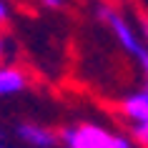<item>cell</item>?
<instances>
[{
    "instance_id": "cell-10",
    "label": "cell",
    "mask_w": 148,
    "mask_h": 148,
    "mask_svg": "<svg viewBox=\"0 0 148 148\" xmlns=\"http://www.w3.org/2000/svg\"><path fill=\"white\" fill-rule=\"evenodd\" d=\"M8 55V38L0 33V58H5Z\"/></svg>"
},
{
    "instance_id": "cell-1",
    "label": "cell",
    "mask_w": 148,
    "mask_h": 148,
    "mask_svg": "<svg viewBox=\"0 0 148 148\" xmlns=\"http://www.w3.org/2000/svg\"><path fill=\"white\" fill-rule=\"evenodd\" d=\"M95 18L113 33V38L118 40V45L123 48L131 58H136V63H140L148 55L146 43L138 38V33L133 30V25L128 23L116 8H110V5H106V3H98V5H95Z\"/></svg>"
},
{
    "instance_id": "cell-8",
    "label": "cell",
    "mask_w": 148,
    "mask_h": 148,
    "mask_svg": "<svg viewBox=\"0 0 148 148\" xmlns=\"http://www.w3.org/2000/svg\"><path fill=\"white\" fill-rule=\"evenodd\" d=\"M10 15H13V10H10V3H8V0H0V25L8 23Z\"/></svg>"
},
{
    "instance_id": "cell-7",
    "label": "cell",
    "mask_w": 148,
    "mask_h": 148,
    "mask_svg": "<svg viewBox=\"0 0 148 148\" xmlns=\"http://www.w3.org/2000/svg\"><path fill=\"white\" fill-rule=\"evenodd\" d=\"M110 148H133V140L128 138V136H113V143H110Z\"/></svg>"
},
{
    "instance_id": "cell-12",
    "label": "cell",
    "mask_w": 148,
    "mask_h": 148,
    "mask_svg": "<svg viewBox=\"0 0 148 148\" xmlns=\"http://www.w3.org/2000/svg\"><path fill=\"white\" fill-rule=\"evenodd\" d=\"M0 148H13V146H5V143H0Z\"/></svg>"
},
{
    "instance_id": "cell-6",
    "label": "cell",
    "mask_w": 148,
    "mask_h": 148,
    "mask_svg": "<svg viewBox=\"0 0 148 148\" xmlns=\"http://www.w3.org/2000/svg\"><path fill=\"white\" fill-rule=\"evenodd\" d=\"M131 140L148 148V123H136L131 128Z\"/></svg>"
},
{
    "instance_id": "cell-3",
    "label": "cell",
    "mask_w": 148,
    "mask_h": 148,
    "mask_svg": "<svg viewBox=\"0 0 148 148\" xmlns=\"http://www.w3.org/2000/svg\"><path fill=\"white\" fill-rule=\"evenodd\" d=\"M15 136L23 143H28L30 148H55L58 146V136L50 128L38 125V123H18Z\"/></svg>"
},
{
    "instance_id": "cell-2",
    "label": "cell",
    "mask_w": 148,
    "mask_h": 148,
    "mask_svg": "<svg viewBox=\"0 0 148 148\" xmlns=\"http://www.w3.org/2000/svg\"><path fill=\"white\" fill-rule=\"evenodd\" d=\"M113 136L116 133L95 123H75L60 131V140L65 148H110Z\"/></svg>"
},
{
    "instance_id": "cell-11",
    "label": "cell",
    "mask_w": 148,
    "mask_h": 148,
    "mask_svg": "<svg viewBox=\"0 0 148 148\" xmlns=\"http://www.w3.org/2000/svg\"><path fill=\"white\" fill-rule=\"evenodd\" d=\"M140 30H143V43H146V48H148V20L146 18H140Z\"/></svg>"
},
{
    "instance_id": "cell-9",
    "label": "cell",
    "mask_w": 148,
    "mask_h": 148,
    "mask_svg": "<svg viewBox=\"0 0 148 148\" xmlns=\"http://www.w3.org/2000/svg\"><path fill=\"white\" fill-rule=\"evenodd\" d=\"M40 5L45 10H63L65 8V0H40Z\"/></svg>"
},
{
    "instance_id": "cell-4",
    "label": "cell",
    "mask_w": 148,
    "mask_h": 148,
    "mask_svg": "<svg viewBox=\"0 0 148 148\" xmlns=\"http://www.w3.org/2000/svg\"><path fill=\"white\" fill-rule=\"evenodd\" d=\"M121 110H123V116L131 121L133 125L136 123H148V90H133L123 98L121 103Z\"/></svg>"
},
{
    "instance_id": "cell-5",
    "label": "cell",
    "mask_w": 148,
    "mask_h": 148,
    "mask_svg": "<svg viewBox=\"0 0 148 148\" xmlns=\"http://www.w3.org/2000/svg\"><path fill=\"white\" fill-rule=\"evenodd\" d=\"M28 88V75L18 65H0V98L18 95Z\"/></svg>"
}]
</instances>
